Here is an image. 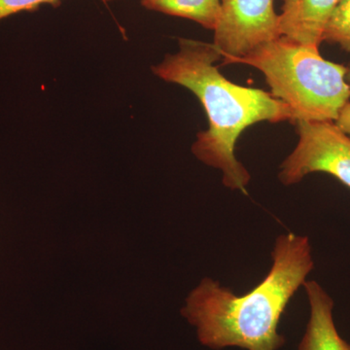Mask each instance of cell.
<instances>
[{
    "mask_svg": "<svg viewBox=\"0 0 350 350\" xmlns=\"http://www.w3.org/2000/svg\"><path fill=\"white\" fill-rule=\"evenodd\" d=\"M336 123H337L338 125L340 126V128L350 137V103H347V105L342 108V112H340V116H338Z\"/></svg>",
    "mask_w": 350,
    "mask_h": 350,
    "instance_id": "cell-11",
    "label": "cell"
},
{
    "mask_svg": "<svg viewBox=\"0 0 350 350\" xmlns=\"http://www.w3.org/2000/svg\"><path fill=\"white\" fill-rule=\"evenodd\" d=\"M213 31V44L224 59L246 56L282 36L273 0H224Z\"/></svg>",
    "mask_w": 350,
    "mask_h": 350,
    "instance_id": "cell-5",
    "label": "cell"
},
{
    "mask_svg": "<svg viewBox=\"0 0 350 350\" xmlns=\"http://www.w3.org/2000/svg\"><path fill=\"white\" fill-rule=\"evenodd\" d=\"M243 64L261 71L271 94L282 101L297 121L337 122L350 103L347 66L327 61L319 48L280 36L223 64Z\"/></svg>",
    "mask_w": 350,
    "mask_h": 350,
    "instance_id": "cell-3",
    "label": "cell"
},
{
    "mask_svg": "<svg viewBox=\"0 0 350 350\" xmlns=\"http://www.w3.org/2000/svg\"><path fill=\"white\" fill-rule=\"evenodd\" d=\"M268 275L248 293L237 295L217 280H200L181 314L197 329L200 344L214 350H278L285 338L278 327L285 308L314 269L308 237L280 234Z\"/></svg>",
    "mask_w": 350,
    "mask_h": 350,
    "instance_id": "cell-1",
    "label": "cell"
},
{
    "mask_svg": "<svg viewBox=\"0 0 350 350\" xmlns=\"http://www.w3.org/2000/svg\"><path fill=\"white\" fill-rule=\"evenodd\" d=\"M282 36L303 45L319 47L332 14L340 0H282Z\"/></svg>",
    "mask_w": 350,
    "mask_h": 350,
    "instance_id": "cell-6",
    "label": "cell"
},
{
    "mask_svg": "<svg viewBox=\"0 0 350 350\" xmlns=\"http://www.w3.org/2000/svg\"><path fill=\"white\" fill-rule=\"evenodd\" d=\"M103 1H111V0H103Z\"/></svg>",
    "mask_w": 350,
    "mask_h": 350,
    "instance_id": "cell-13",
    "label": "cell"
},
{
    "mask_svg": "<svg viewBox=\"0 0 350 350\" xmlns=\"http://www.w3.org/2000/svg\"><path fill=\"white\" fill-rule=\"evenodd\" d=\"M323 41L338 44L350 52V0H340L336 7L327 24Z\"/></svg>",
    "mask_w": 350,
    "mask_h": 350,
    "instance_id": "cell-9",
    "label": "cell"
},
{
    "mask_svg": "<svg viewBox=\"0 0 350 350\" xmlns=\"http://www.w3.org/2000/svg\"><path fill=\"white\" fill-rule=\"evenodd\" d=\"M345 79H347V82L349 83L350 86V64L347 66V77H345Z\"/></svg>",
    "mask_w": 350,
    "mask_h": 350,
    "instance_id": "cell-12",
    "label": "cell"
},
{
    "mask_svg": "<svg viewBox=\"0 0 350 350\" xmlns=\"http://www.w3.org/2000/svg\"><path fill=\"white\" fill-rule=\"evenodd\" d=\"M57 0H0V20L9 16L38 8L44 3H55Z\"/></svg>",
    "mask_w": 350,
    "mask_h": 350,
    "instance_id": "cell-10",
    "label": "cell"
},
{
    "mask_svg": "<svg viewBox=\"0 0 350 350\" xmlns=\"http://www.w3.org/2000/svg\"><path fill=\"white\" fill-rule=\"evenodd\" d=\"M224 0H142L149 10L185 18L214 31L220 17Z\"/></svg>",
    "mask_w": 350,
    "mask_h": 350,
    "instance_id": "cell-8",
    "label": "cell"
},
{
    "mask_svg": "<svg viewBox=\"0 0 350 350\" xmlns=\"http://www.w3.org/2000/svg\"><path fill=\"white\" fill-rule=\"evenodd\" d=\"M179 51L167 55L153 72L165 81L187 88L199 98L208 129L198 133L192 151L209 167L222 172L225 187L245 192L251 176L234 154L239 135L248 126L292 119L291 110L271 94L234 84L215 66L222 57L214 44L179 38Z\"/></svg>",
    "mask_w": 350,
    "mask_h": 350,
    "instance_id": "cell-2",
    "label": "cell"
},
{
    "mask_svg": "<svg viewBox=\"0 0 350 350\" xmlns=\"http://www.w3.org/2000/svg\"><path fill=\"white\" fill-rule=\"evenodd\" d=\"M310 305V319L298 350H350V344L338 334L334 321L333 299L315 280L303 285Z\"/></svg>",
    "mask_w": 350,
    "mask_h": 350,
    "instance_id": "cell-7",
    "label": "cell"
},
{
    "mask_svg": "<svg viewBox=\"0 0 350 350\" xmlns=\"http://www.w3.org/2000/svg\"><path fill=\"white\" fill-rule=\"evenodd\" d=\"M299 142L280 165L284 185L314 172L330 174L350 189V137L336 122L297 121Z\"/></svg>",
    "mask_w": 350,
    "mask_h": 350,
    "instance_id": "cell-4",
    "label": "cell"
}]
</instances>
